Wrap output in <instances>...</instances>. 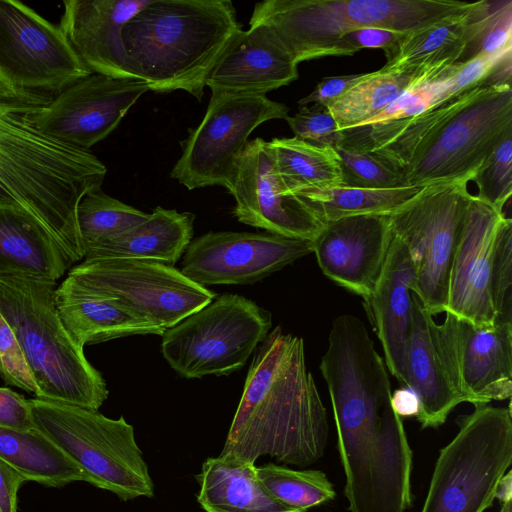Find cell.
<instances>
[{
  "label": "cell",
  "mask_w": 512,
  "mask_h": 512,
  "mask_svg": "<svg viewBox=\"0 0 512 512\" xmlns=\"http://www.w3.org/2000/svg\"><path fill=\"white\" fill-rule=\"evenodd\" d=\"M52 100L0 76V205L27 214L74 265L85 256L78 204L101 189L107 168L90 150L67 145L36 127L33 114Z\"/></svg>",
  "instance_id": "6da1fadb"
},
{
  "label": "cell",
  "mask_w": 512,
  "mask_h": 512,
  "mask_svg": "<svg viewBox=\"0 0 512 512\" xmlns=\"http://www.w3.org/2000/svg\"><path fill=\"white\" fill-rule=\"evenodd\" d=\"M328 435L304 341L277 326L254 354L220 455L252 464L269 456L305 467L323 457Z\"/></svg>",
  "instance_id": "7a4b0ae2"
},
{
  "label": "cell",
  "mask_w": 512,
  "mask_h": 512,
  "mask_svg": "<svg viewBox=\"0 0 512 512\" xmlns=\"http://www.w3.org/2000/svg\"><path fill=\"white\" fill-rule=\"evenodd\" d=\"M242 30L230 0H150L123 29L132 74L153 92L201 100L205 79Z\"/></svg>",
  "instance_id": "3957f363"
},
{
  "label": "cell",
  "mask_w": 512,
  "mask_h": 512,
  "mask_svg": "<svg viewBox=\"0 0 512 512\" xmlns=\"http://www.w3.org/2000/svg\"><path fill=\"white\" fill-rule=\"evenodd\" d=\"M57 281L0 274V312L23 349L39 388L36 398L98 410L109 391L65 329L55 303Z\"/></svg>",
  "instance_id": "277c9868"
},
{
  "label": "cell",
  "mask_w": 512,
  "mask_h": 512,
  "mask_svg": "<svg viewBox=\"0 0 512 512\" xmlns=\"http://www.w3.org/2000/svg\"><path fill=\"white\" fill-rule=\"evenodd\" d=\"M458 0H265L249 25L272 32L297 64L337 56L340 39L366 27L408 33L466 12Z\"/></svg>",
  "instance_id": "5b68a950"
},
{
  "label": "cell",
  "mask_w": 512,
  "mask_h": 512,
  "mask_svg": "<svg viewBox=\"0 0 512 512\" xmlns=\"http://www.w3.org/2000/svg\"><path fill=\"white\" fill-rule=\"evenodd\" d=\"M28 402L34 428L82 471L85 482L124 501L154 495L134 428L124 417L36 397Z\"/></svg>",
  "instance_id": "8992f818"
},
{
  "label": "cell",
  "mask_w": 512,
  "mask_h": 512,
  "mask_svg": "<svg viewBox=\"0 0 512 512\" xmlns=\"http://www.w3.org/2000/svg\"><path fill=\"white\" fill-rule=\"evenodd\" d=\"M456 419V436L439 451L421 512H484L512 463V415L476 403Z\"/></svg>",
  "instance_id": "52a82bcc"
},
{
  "label": "cell",
  "mask_w": 512,
  "mask_h": 512,
  "mask_svg": "<svg viewBox=\"0 0 512 512\" xmlns=\"http://www.w3.org/2000/svg\"><path fill=\"white\" fill-rule=\"evenodd\" d=\"M271 326L269 311L246 297L223 294L166 329L161 351L181 377L229 375L246 364Z\"/></svg>",
  "instance_id": "ba28073f"
},
{
  "label": "cell",
  "mask_w": 512,
  "mask_h": 512,
  "mask_svg": "<svg viewBox=\"0 0 512 512\" xmlns=\"http://www.w3.org/2000/svg\"><path fill=\"white\" fill-rule=\"evenodd\" d=\"M468 180L427 185L389 215L413 267L411 292L432 315L446 311L449 276L471 195Z\"/></svg>",
  "instance_id": "9c48e42d"
},
{
  "label": "cell",
  "mask_w": 512,
  "mask_h": 512,
  "mask_svg": "<svg viewBox=\"0 0 512 512\" xmlns=\"http://www.w3.org/2000/svg\"><path fill=\"white\" fill-rule=\"evenodd\" d=\"M509 131H512V85H479L415 149L402 169L407 186L472 181L477 169Z\"/></svg>",
  "instance_id": "30bf717a"
},
{
  "label": "cell",
  "mask_w": 512,
  "mask_h": 512,
  "mask_svg": "<svg viewBox=\"0 0 512 512\" xmlns=\"http://www.w3.org/2000/svg\"><path fill=\"white\" fill-rule=\"evenodd\" d=\"M91 293L168 329L216 297L174 266L125 258L83 259L67 272Z\"/></svg>",
  "instance_id": "8fae6325"
},
{
  "label": "cell",
  "mask_w": 512,
  "mask_h": 512,
  "mask_svg": "<svg viewBox=\"0 0 512 512\" xmlns=\"http://www.w3.org/2000/svg\"><path fill=\"white\" fill-rule=\"evenodd\" d=\"M288 112L266 95L211 93L202 121L181 142L171 177L190 190L223 186L230 191L249 135L266 121L286 119Z\"/></svg>",
  "instance_id": "7c38bea8"
},
{
  "label": "cell",
  "mask_w": 512,
  "mask_h": 512,
  "mask_svg": "<svg viewBox=\"0 0 512 512\" xmlns=\"http://www.w3.org/2000/svg\"><path fill=\"white\" fill-rule=\"evenodd\" d=\"M92 72L61 28L20 1L0 0V76L54 99Z\"/></svg>",
  "instance_id": "4fadbf2b"
},
{
  "label": "cell",
  "mask_w": 512,
  "mask_h": 512,
  "mask_svg": "<svg viewBox=\"0 0 512 512\" xmlns=\"http://www.w3.org/2000/svg\"><path fill=\"white\" fill-rule=\"evenodd\" d=\"M411 325L403 362L404 387L419 401L416 416L421 428H437L462 402L472 403L460 376L457 350V316L445 312L437 324L414 293Z\"/></svg>",
  "instance_id": "5bb4252c"
},
{
  "label": "cell",
  "mask_w": 512,
  "mask_h": 512,
  "mask_svg": "<svg viewBox=\"0 0 512 512\" xmlns=\"http://www.w3.org/2000/svg\"><path fill=\"white\" fill-rule=\"evenodd\" d=\"M311 252L312 241L269 232H208L191 240L180 271L203 287L253 284Z\"/></svg>",
  "instance_id": "9a60e30c"
},
{
  "label": "cell",
  "mask_w": 512,
  "mask_h": 512,
  "mask_svg": "<svg viewBox=\"0 0 512 512\" xmlns=\"http://www.w3.org/2000/svg\"><path fill=\"white\" fill-rule=\"evenodd\" d=\"M149 85L92 73L75 82L33 114L37 128L76 148L90 150L106 138Z\"/></svg>",
  "instance_id": "2e32d148"
},
{
  "label": "cell",
  "mask_w": 512,
  "mask_h": 512,
  "mask_svg": "<svg viewBox=\"0 0 512 512\" xmlns=\"http://www.w3.org/2000/svg\"><path fill=\"white\" fill-rule=\"evenodd\" d=\"M267 141H248L237 163L229 191L234 215L246 225L272 234L312 241L324 224L297 196L288 194L278 178Z\"/></svg>",
  "instance_id": "e0dca14e"
},
{
  "label": "cell",
  "mask_w": 512,
  "mask_h": 512,
  "mask_svg": "<svg viewBox=\"0 0 512 512\" xmlns=\"http://www.w3.org/2000/svg\"><path fill=\"white\" fill-rule=\"evenodd\" d=\"M392 239L389 215H358L325 223L312 252L329 279L369 299Z\"/></svg>",
  "instance_id": "ac0fdd59"
},
{
  "label": "cell",
  "mask_w": 512,
  "mask_h": 512,
  "mask_svg": "<svg viewBox=\"0 0 512 512\" xmlns=\"http://www.w3.org/2000/svg\"><path fill=\"white\" fill-rule=\"evenodd\" d=\"M505 216L471 195L451 265L445 312L476 326L495 321L491 268L497 231Z\"/></svg>",
  "instance_id": "d6986e66"
},
{
  "label": "cell",
  "mask_w": 512,
  "mask_h": 512,
  "mask_svg": "<svg viewBox=\"0 0 512 512\" xmlns=\"http://www.w3.org/2000/svg\"><path fill=\"white\" fill-rule=\"evenodd\" d=\"M149 1L67 0L59 27L92 73L136 79L124 47L123 29Z\"/></svg>",
  "instance_id": "ffe728a7"
},
{
  "label": "cell",
  "mask_w": 512,
  "mask_h": 512,
  "mask_svg": "<svg viewBox=\"0 0 512 512\" xmlns=\"http://www.w3.org/2000/svg\"><path fill=\"white\" fill-rule=\"evenodd\" d=\"M298 78V64L268 29L249 25L231 39L205 79L211 93L266 95Z\"/></svg>",
  "instance_id": "44dd1931"
},
{
  "label": "cell",
  "mask_w": 512,
  "mask_h": 512,
  "mask_svg": "<svg viewBox=\"0 0 512 512\" xmlns=\"http://www.w3.org/2000/svg\"><path fill=\"white\" fill-rule=\"evenodd\" d=\"M414 273L409 253L392 234L388 253L374 289L365 302L384 352L389 372L403 385V362L411 325Z\"/></svg>",
  "instance_id": "7402d4cb"
},
{
  "label": "cell",
  "mask_w": 512,
  "mask_h": 512,
  "mask_svg": "<svg viewBox=\"0 0 512 512\" xmlns=\"http://www.w3.org/2000/svg\"><path fill=\"white\" fill-rule=\"evenodd\" d=\"M462 385L472 404L512 396V323L476 326L457 317Z\"/></svg>",
  "instance_id": "603a6c76"
},
{
  "label": "cell",
  "mask_w": 512,
  "mask_h": 512,
  "mask_svg": "<svg viewBox=\"0 0 512 512\" xmlns=\"http://www.w3.org/2000/svg\"><path fill=\"white\" fill-rule=\"evenodd\" d=\"M60 319L80 347L132 335H163L165 329L91 293L71 277L56 287Z\"/></svg>",
  "instance_id": "cb8c5ba5"
},
{
  "label": "cell",
  "mask_w": 512,
  "mask_h": 512,
  "mask_svg": "<svg viewBox=\"0 0 512 512\" xmlns=\"http://www.w3.org/2000/svg\"><path fill=\"white\" fill-rule=\"evenodd\" d=\"M194 219L190 212L158 206L133 228L87 248L84 259L125 258L174 266L192 240Z\"/></svg>",
  "instance_id": "d4e9b609"
},
{
  "label": "cell",
  "mask_w": 512,
  "mask_h": 512,
  "mask_svg": "<svg viewBox=\"0 0 512 512\" xmlns=\"http://www.w3.org/2000/svg\"><path fill=\"white\" fill-rule=\"evenodd\" d=\"M196 478L197 501L205 512H301L274 498L252 463L221 455L209 457Z\"/></svg>",
  "instance_id": "484cf974"
},
{
  "label": "cell",
  "mask_w": 512,
  "mask_h": 512,
  "mask_svg": "<svg viewBox=\"0 0 512 512\" xmlns=\"http://www.w3.org/2000/svg\"><path fill=\"white\" fill-rule=\"evenodd\" d=\"M73 266L70 259L33 219L0 205V274H25L57 281Z\"/></svg>",
  "instance_id": "4316f807"
},
{
  "label": "cell",
  "mask_w": 512,
  "mask_h": 512,
  "mask_svg": "<svg viewBox=\"0 0 512 512\" xmlns=\"http://www.w3.org/2000/svg\"><path fill=\"white\" fill-rule=\"evenodd\" d=\"M471 8L405 33L385 53L387 62L381 69L394 73L427 75L432 80L440 77L443 71L455 65L466 46Z\"/></svg>",
  "instance_id": "83f0119b"
},
{
  "label": "cell",
  "mask_w": 512,
  "mask_h": 512,
  "mask_svg": "<svg viewBox=\"0 0 512 512\" xmlns=\"http://www.w3.org/2000/svg\"><path fill=\"white\" fill-rule=\"evenodd\" d=\"M0 458L26 479L48 487L85 481L82 471L36 429L0 427Z\"/></svg>",
  "instance_id": "f1b7e54d"
},
{
  "label": "cell",
  "mask_w": 512,
  "mask_h": 512,
  "mask_svg": "<svg viewBox=\"0 0 512 512\" xmlns=\"http://www.w3.org/2000/svg\"><path fill=\"white\" fill-rule=\"evenodd\" d=\"M284 190L297 195L306 190L341 186L338 155L296 137L274 138L266 143Z\"/></svg>",
  "instance_id": "f546056e"
},
{
  "label": "cell",
  "mask_w": 512,
  "mask_h": 512,
  "mask_svg": "<svg viewBox=\"0 0 512 512\" xmlns=\"http://www.w3.org/2000/svg\"><path fill=\"white\" fill-rule=\"evenodd\" d=\"M424 187L365 189L335 186L306 190L296 196L325 224L350 216L390 215L411 201Z\"/></svg>",
  "instance_id": "4dcf8cb0"
},
{
  "label": "cell",
  "mask_w": 512,
  "mask_h": 512,
  "mask_svg": "<svg viewBox=\"0 0 512 512\" xmlns=\"http://www.w3.org/2000/svg\"><path fill=\"white\" fill-rule=\"evenodd\" d=\"M431 80L427 75L394 73L379 69L366 73L362 80L326 106L332 113L338 129L345 131L363 126L402 92L416 84Z\"/></svg>",
  "instance_id": "1f68e13d"
},
{
  "label": "cell",
  "mask_w": 512,
  "mask_h": 512,
  "mask_svg": "<svg viewBox=\"0 0 512 512\" xmlns=\"http://www.w3.org/2000/svg\"><path fill=\"white\" fill-rule=\"evenodd\" d=\"M344 141L335 148L341 170V186L365 189L406 187L402 171L372 151L356 131L345 130Z\"/></svg>",
  "instance_id": "d6a6232c"
},
{
  "label": "cell",
  "mask_w": 512,
  "mask_h": 512,
  "mask_svg": "<svg viewBox=\"0 0 512 512\" xmlns=\"http://www.w3.org/2000/svg\"><path fill=\"white\" fill-rule=\"evenodd\" d=\"M257 475L274 498L301 512L336 497L333 484L320 470H294L269 463L257 467Z\"/></svg>",
  "instance_id": "836d02e7"
},
{
  "label": "cell",
  "mask_w": 512,
  "mask_h": 512,
  "mask_svg": "<svg viewBox=\"0 0 512 512\" xmlns=\"http://www.w3.org/2000/svg\"><path fill=\"white\" fill-rule=\"evenodd\" d=\"M149 214L105 194H86L77 207V223L85 248L112 239L148 218Z\"/></svg>",
  "instance_id": "e575fe53"
},
{
  "label": "cell",
  "mask_w": 512,
  "mask_h": 512,
  "mask_svg": "<svg viewBox=\"0 0 512 512\" xmlns=\"http://www.w3.org/2000/svg\"><path fill=\"white\" fill-rule=\"evenodd\" d=\"M512 51V0L475 2L468 15L466 46L454 66L480 54L502 55Z\"/></svg>",
  "instance_id": "d590c367"
},
{
  "label": "cell",
  "mask_w": 512,
  "mask_h": 512,
  "mask_svg": "<svg viewBox=\"0 0 512 512\" xmlns=\"http://www.w3.org/2000/svg\"><path fill=\"white\" fill-rule=\"evenodd\" d=\"M478 199L505 213L512 194V131H509L480 165L472 179Z\"/></svg>",
  "instance_id": "8d00e7d4"
},
{
  "label": "cell",
  "mask_w": 512,
  "mask_h": 512,
  "mask_svg": "<svg viewBox=\"0 0 512 512\" xmlns=\"http://www.w3.org/2000/svg\"><path fill=\"white\" fill-rule=\"evenodd\" d=\"M494 322L512 323V219L505 216L497 231L490 279Z\"/></svg>",
  "instance_id": "74e56055"
},
{
  "label": "cell",
  "mask_w": 512,
  "mask_h": 512,
  "mask_svg": "<svg viewBox=\"0 0 512 512\" xmlns=\"http://www.w3.org/2000/svg\"><path fill=\"white\" fill-rule=\"evenodd\" d=\"M294 137L312 145L335 149L345 139L344 131L326 105L312 103L300 106L298 112L286 119Z\"/></svg>",
  "instance_id": "f35d334b"
},
{
  "label": "cell",
  "mask_w": 512,
  "mask_h": 512,
  "mask_svg": "<svg viewBox=\"0 0 512 512\" xmlns=\"http://www.w3.org/2000/svg\"><path fill=\"white\" fill-rule=\"evenodd\" d=\"M0 378L5 384L39 395V388L14 330L0 312Z\"/></svg>",
  "instance_id": "ab89813d"
},
{
  "label": "cell",
  "mask_w": 512,
  "mask_h": 512,
  "mask_svg": "<svg viewBox=\"0 0 512 512\" xmlns=\"http://www.w3.org/2000/svg\"><path fill=\"white\" fill-rule=\"evenodd\" d=\"M442 85V80H434L408 88L363 126L414 117L437 107Z\"/></svg>",
  "instance_id": "60d3db41"
},
{
  "label": "cell",
  "mask_w": 512,
  "mask_h": 512,
  "mask_svg": "<svg viewBox=\"0 0 512 512\" xmlns=\"http://www.w3.org/2000/svg\"><path fill=\"white\" fill-rule=\"evenodd\" d=\"M510 53L512 51L502 55L480 54L463 64L450 67L441 79L443 85L438 106L480 84H488L487 78L494 67Z\"/></svg>",
  "instance_id": "b9f144b4"
},
{
  "label": "cell",
  "mask_w": 512,
  "mask_h": 512,
  "mask_svg": "<svg viewBox=\"0 0 512 512\" xmlns=\"http://www.w3.org/2000/svg\"><path fill=\"white\" fill-rule=\"evenodd\" d=\"M405 33L366 27L345 34L338 44L337 56H352L364 48L390 51Z\"/></svg>",
  "instance_id": "7bdbcfd3"
},
{
  "label": "cell",
  "mask_w": 512,
  "mask_h": 512,
  "mask_svg": "<svg viewBox=\"0 0 512 512\" xmlns=\"http://www.w3.org/2000/svg\"><path fill=\"white\" fill-rule=\"evenodd\" d=\"M0 427L23 431L35 429L28 399L5 387H0Z\"/></svg>",
  "instance_id": "ee69618b"
},
{
  "label": "cell",
  "mask_w": 512,
  "mask_h": 512,
  "mask_svg": "<svg viewBox=\"0 0 512 512\" xmlns=\"http://www.w3.org/2000/svg\"><path fill=\"white\" fill-rule=\"evenodd\" d=\"M365 74L324 77L310 94L298 101V106L312 103L327 105L351 89L363 79Z\"/></svg>",
  "instance_id": "f6af8a7d"
},
{
  "label": "cell",
  "mask_w": 512,
  "mask_h": 512,
  "mask_svg": "<svg viewBox=\"0 0 512 512\" xmlns=\"http://www.w3.org/2000/svg\"><path fill=\"white\" fill-rule=\"evenodd\" d=\"M25 477L0 458V512H17L18 492Z\"/></svg>",
  "instance_id": "bcb514c9"
},
{
  "label": "cell",
  "mask_w": 512,
  "mask_h": 512,
  "mask_svg": "<svg viewBox=\"0 0 512 512\" xmlns=\"http://www.w3.org/2000/svg\"><path fill=\"white\" fill-rule=\"evenodd\" d=\"M391 405L400 417H416L419 413V401L415 393L407 387L395 390L391 395Z\"/></svg>",
  "instance_id": "7dc6e473"
},
{
  "label": "cell",
  "mask_w": 512,
  "mask_h": 512,
  "mask_svg": "<svg viewBox=\"0 0 512 512\" xmlns=\"http://www.w3.org/2000/svg\"><path fill=\"white\" fill-rule=\"evenodd\" d=\"M501 504V512H511L512 500V471L506 472L500 479L495 493Z\"/></svg>",
  "instance_id": "c3c4849f"
}]
</instances>
